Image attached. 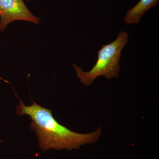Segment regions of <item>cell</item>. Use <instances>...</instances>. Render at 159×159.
Masks as SVG:
<instances>
[{"instance_id": "cell-5", "label": "cell", "mask_w": 159, "mask_h": 159, "mask_svg": "<svg viewBox=\"0 0 159 159\" xmlns=\"http://www.w3.org/2000/svg\"><path fill=\"white\" fill-rule=\"evenodd\" d=\"M1 79H2V78H1V77H0V80H1Z\"/></svg>"}, {"instance_id": "cell-2", "label": "cell", "mask_w": 159, "mask_h": 159, "mask_svg": "<svg viewBox=\"0 0 159 159\" xmlns=\"http://www.w3.org/2000/svg\"><path fill=\"white\" fill-rule=\"evenodd\" d=\"M129 34L120 31L118 37L112 42L102 45L98 51V59L90 70L84 72L81 68L74 64L77 77L84 85H92L99 76H104L107 79L119 77L120 70V59L123 48L128 42Z\"/></svg>"}, {"instance_id": "cell-6", "label": "cell", "mask_w": 159, "mask_h": 159, "mask_svg": "<svg viewBox=\"0 0 159 159\" xmlns=\"http://www.w3.org/2000/svg\"><path fill=\"white\" fill-rule=\"evenodd\" d=\"M27 1H29L30 0H27Z\"/></svg>"}, {"instance_id": "cell-1", "label": "cell", "mask_w": 159, "mask_h": 159, "mask_svg": "<svg viewBox=\"0 0 159 159\" xmlns=\"http://www.w3.org/2000/svg\"><path fill=\"white\" fill-rule=\"evenodd\" d=\"M33 102L26 106L20 100L16 113L20 116L27 115L32 120L31 129L35 132L43 150L79 149L82 145L97 142L102 135L101 127L87 134L70 130L57 122L51 110Z\"/></svg>"}, {"instance_id": "cell-4", "label": "cell", "mask_w": 159, "mask_h": 159, "mask_svg": "<svg viewBox=\"0 0 159 159\" xmlns=\"http://www.w3.org/2000/svg\"><path fill=\"white\" fill-rule=\"evenodd\" d=\"M159 0H140L139 3L126 12L124 18L125 23L128 25L137 24L143 14L150 8L158 4Z\"/></svg>"}, {"instance_id": "cell-3", "label": "cell", "mask_w": 159, "mask_h": 159, "mask_svg": "<svg viewBox=\"0 0 159 159\" xmlns=\"http://www.w3.org/2000/svg\"><path fill=\"white\" fill-rule=\"evenodd\" d=\"M17 20L39 24L40 19L31 13L23 0H0V32Z\"/></svg>"}]
</instances>
